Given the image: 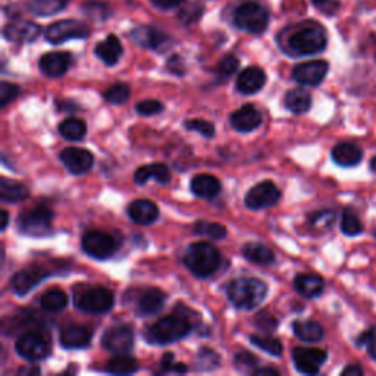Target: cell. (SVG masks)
Listing matches in <instances>:
<instances>
[{
  "mask_svg": "<svg viewBox=\"0 0 376 376\" xmlns=\"http://www.w3.org/2000/svg\"><path fill=\"white\" fill-rule=\"evenodd\" d=\"M238 67H240L238 57L234 56V55H228L218 64L216 72H218V75L221 78H229L233 74H236Z\"/></svg>",
  "mask_w": 376,
  "mask_h": 376,
  "instance_id": "cell-45",
  "label": "cell"
},
{
  "mask_svg": "<svg viewBox=\"0 0 376 376\" xmlns=\"http://www.w3.org/2000/svg\"><path fill=\"white\" fill-rule=\"evenodd\" d=\"M294 336L306 343H318L324 338V328L315 321H296L292 324Z\"/></svg>",
  "mask_w": 376,
  "mask_h": 376,
  "instance_id": "cell-33",
  "label": "cell"
},
{
  "mask_svg": "<svg viewBox=\"0 0 376 376\" xmlns=\"http://www.w3.org/2000/svg\"><path fill=\"white\" fill-rule=\"evenodd\" d=\"M201 13H203L201 8L199 5H196V4H193L188 8H182L181 9V12L178 15V19L181 21L184 26H190V24L196 23V21L201 16Z\"/></svg>",
  "mask_w": 376,
  "mask_h": 376,
  "instance_id": "cell-51",
  "label": "cell"
},
{
  "mask_svg": "<svg viewBox=\"0 0 376 376\" xmlns=\"http://www.w3.org/2000/svg\"><path fill=\"white\" fill-rule=\"evenodd\" d=\"M294 288L303 297L313 299V297H319L322 294L325 282L319 275L300 274L294 280Z\"/></svg>",
  "mask_w": 376,
  "mask_h": 376,
  "instance_id": "cell-29",
  "label": "cell"
},
{
  "mask_svg": "<svg viewBox=\"0 0 376 376\" xmlns=\"http://www.w3.org/2000/svg\"><path fill=\"white\" fill-rule=\"evenodd\" d=\"M40 369L35 366H31L30 369H19L18 375H38Z\"/></svg>",
  "mask_w": 376,
  "mask_h": 376,
  "instance_id": "cell-60",
  "label": "cell"
},
{
  "mask_svg": "<svg viewBox=\"0 0 376 376\" xmlns=\"http://www.w3.org/2000/svg\"><path fill=\"white\" fill-rule=\"evenodd\" d=\"M30 196L28 188L18 181L9 179L6 177L0 178V200L4 203H18Z\"/></svg>",
  "mask_w": 376,
  "mask_h": 376,
  "instance_id": "cell-30",
  "label": "cell"
},
{
  "mask_svg": "<svg viewBox=\"0 0 376 376\" xmlns=\"http://www.w3.org/2000/svg\"><path fill=\"white\" fill-rule=\"evenodd\" d=\"M150 178H155L159 184H168L171 181V171L168 165L152 163L138 168L134 174V181L137 185H144Z\"/></svg>",
  "mask_w": 376,
  "mask_h": 376,
  "instance_id": "cell-28",
  "label": "cell"
},
{
  "mask_svg": "<svg viewBox=\"0 0 376 376\" xmlns=\"http://www.w3.org/2000/svg\"><path fill=\"white\" fill-rule=\"evenodd\" d=\"M122 52L123 49L121 45V40L114 34L108 35L94 48L96 56L108 67H114L118 64L122 56Z\"/></svg>",
  "mask_w": 376,
  "mask_h": 376,
  "instance_id": "cell-24",
  "label": "cell"
},
{
  "mask_svg": "<svg viewBox=\"0 0 376 376\" xmlns=\"http://www.w3.org/2000/svg\"><path fill=\"white\" fill-rule=\"evenodd\" d=\"M341 231L344 236L348 237L359 236L363 233V223L356 214H353L351 211H345L341 219Z\"/></svg>",
  "mask_w": 376,
  "mask_h": 376,
  "instance_id": "cell-40",
  "label": "cell"
},
{
  "mask_svg": "<svg viewBox=\"0 0 376 376\" xmlns=\"http://www.w3.org/2000/svg\"><path fill=\"white\" fill-rule=\"evenodd\" d=\"M138 370V362L128 354H116L108 362V372L114 375H130Z\"/></svg>",
  "mask_w": 376,
  "mask_h": 376,
  "instance_id": "cell-37",
  "label": "cell"
},
{
  "mask_svg": "<svg viewBox=\"0 0 376 376\" xmlns=\"http://www.w3.org/2000/svg\"><path fill=\"white\" fill-rule=\"evenodd\" d=\"M187 313L188 309H185V313H182L179 306L178 310L175 309V313L159 319L148 331V340L159 345H166L185 338L193 329V322L188 319Z\"/></svg>",
  "mask_w": 376,
  "mask_h": 376,
  "instance_id": "cell-1",
  "label": "cell"
},
{
  "mask_svg": "<svg viewBox=\"0 0 376 376\" xmlns=\"http://www.w3.org/2000/svg\"><path fill=\"white\" fill-rule=\"evenodd\" d=\"M150 2L157 9L170 11V9H174V8L179 6L184 2V0H150Z\"/></svg>",
  "mask_w": 376,
  "mask_h": 376,
  "instance_id": "cell-55",
  "label": "cell"
},
{
  "mask_svg": "<svg viewBox=\"0 0 376 376\" xmlns=\"http://www.w3.org/2000/svg\"><path fill=\"white\" fill-rule=\"evenodd\" d=\"M175 358L172 353H165V356L162 358V362H160V366L165 372H172L174 366H175Z\"/></svg>",
  "mask_w": 376,
  "mask_h": 376,
  "instance_id": "cell-56",
  "label": "cell"
},
{
  "mask_svg": "<svg viewBox=\"0 0 376 376\" xmlns=\"http://www.w3.org/2000/svg\"><path fill=\"white\" fill-rule=\"evenodd\" d=\"M165 109L163 103H160L159 100H153V99H148V100H143L140 103H137L136 111L138 115L141 116H153V115H159L162 114Z\"/></svg>",
  "mask_w": 376,
  "mask_h": 376,
  "instance_id": "cell-46",
  "label": "cell"
},
{
  "mask_svg": "<svg viewBox=\"0 0 376 376\" xmlns=\"http://www.w3.org/2000/svg\"><path fill=\"white\" fill-rule=\"evenodd\" d=\"M56 104H57V109L59 111H65V112H75V111L79 109L78 104L74 103V101H71V100H60Z\"/></svg>",
  "mask_w": 376,
  "mask_h": 376,
  "instance_id": "cell-57",
  "label": "cell"
},
{
  "mask_svg": "<svg viewBox=\"0 0 376 376\" xmlns=\"http://www.w3.org/2000/svg\"><path fill=\"white\" fill-rule=\"evenodd\" d=\"M60 162L64 163L65 168L72 174V175H82L89 172L93 165H94V157L93 155L79 148H67L60 152L59 155Z\"/></svg>",
  "mask_w": 376,
  "mask_h": 376,
  "instance_id": "cell-16",
  "label": "cell"
},
{
  "mask_svg": "<svg viewBox=\"0 0 376 376\" xmlns=\"http://www.w3.org/2000/svg\"><path fill=\"white\" fill-rule=\"evenodd\" d=\"M18 356L28 362H40L49 356L50 347L48 338L40 332H27L15 343Z\"/></svg>",
  "mask_w": 376,
  "mask_h": 376,
  "instance_id": "cell-8",
  "label": "cell"
},
{
  "mask_svg": "<svg viewBox=\"0 0 376 376\" xmlns=\"http://www.w3.org/2000/svg\"><path fill=\"white\" fill-rule=\"evenodd\" d=\"M60 344L68 350L86 348L92 343V331L82 325H67L60 331Z\"/></svg>",
  "mask_w": 376,
  "mask_h": 376,
  "instance_id": "cell-20",
  "label": "cell"
},
{
  "mask_svg": "<svg viewBox=\"0 0 376 376\" xmlns=\"http://www.w3.org/2000/svg\"><path fill=\"white\" fill-rule=\"evenodd\" d=\"M243 256L260 266H267L272 265L275 262V255L272 250L266 247L262 243H248L243 247Z\"/></svg>",
  "mask_w": 376,
  "mask_h": 376,
  "instance_id": "cell-31",
  "label": "cell"
},
{
  "mask_svg": "<svg viewBox=\"0 0 376 376\" xmlns=\"http://www.w3.org/2000/svg\"><path fill=\"white\" fill-rule=\"evenodd\" d=\"M328 359L325 350L297 347L292 350V362L296 369L303 375H316Z\"/></svg>",
  "mask_w": 376,
  "mask_h": 376,
  "instance_id": "cell-13",
  "label": "cell"
},
{
  "mask_svg": "<svg viewBox=\"0 0 376 376\" xmlns=\"http://www.w3.org/2000/svg\"><path fill=\"white\" fill-rule=\"evenodd\" d=\"M333 221H336V214H333L332 211H321L310 218V225L313 228L325 229V228H329Z\"/></svg>",
  "mask_w": 376,
  "mask_h": 376,
  "instance_id": "cell-50",
  "label": "cell"
},
{
  "mask_svg": "<svg viewBox=\"0 0 376 376\" xmlns=\"http://www.w3.org/2000/svg\"><path fill=\"white\" fill-rule=\"evenodd\" d=\"M341 375L343 376H362L363 375V369L359 365H350L341 372Z\"/></svg>",
  "mask_w": 376,
  "mask_h": 376,
  "instance_id": "cell-58",
  "label": "cell"
},
{
  "mask_svg": "<svg viewBox=\"0 0 376 376\" xmlns=\"http://www.w3.org/2000/svg\"><path fill=\"white\" fill-rule=\"evenodd\" d=\"M82 8H84L86 13L93 19H108L111 15L109 6L101 2H87L82 5Z\"/></svg>",
  "mask_w": 376,
  "mask_h": 376,
  "instance_id": "cell-48",
  "label": "cell"
},
{
  "mask_svg": "<svg viewBox=\"0 0 376 376\" xmlns=\"http://www.w3.org/2000/svg\"><path fill=\"white\" fill-rule=\"evenodd\" d=\"M218 365H219V356H218V354L214 350L207 348V347H203L199 351V356H197V369H200V370H212Z\"/></svg>",
  "mask_w": 376,
  "mask_h": 376,
  "instance_id": "cell-43",
  "label": "cell"
},
{
  "mask_svg": "<svg viewBox=\"0 0 376 376\" xmlns=\"http://www.w3.org/2000/svg\"><path fill=\"white\" fill-rule=\"evenodd\" d=\"M182 262L196 277L209 278L221 267L222 256L219 250L211 243L200 241L187 247Z\"/></svg>",
  "mask_w": 376,
  "mask_h": 376,
  "instance_id": "cell-3",
  "label": "cell"
},
{
  "mask_svg": "<svg viewBox=\"0 0 376 376\" xmlns=\"http://www.w3.org/2000/svg\"><path fill=\"white\" fill-rule=\"evenodd\" d=\"M166 302V294L159 288H148L141 292L137 303V311L141 316H150L157 313Z\"/></svg>",
  "mask_w": 376,
  "mask_h": 376,
  "instance_id": "cell-25",
  "label": "cell"
},
{
  "mask_svg": "<svg viewBox=\"0 0 376 376\" xmlns=\"http://www.w3.org/2000/svg\"><path fill=\"white\" fill-rule=\"evenodd\" d=\"M359 345H365L367 348L369 356L376 362V326H372L369 331L363 332L358 338Z\"/></svg>",
  "mask_w": 376,
  "mask_h": 376,
  "instance_id": "cell-49",
  "label": "cell"
},
{
  "mask_svg": "<svg viewBox=\"0 0 376 376\" xmlns=\"http://www.w3.org/2000/svg\"><path fill=\"white\" fill-rule=\"evenodd\" d=\"M70 0H31L28 8L37 16H49L64 11Z\"/></svg>",
  "mask_w": 376,
  "mask_h": 376,
  "instance_id": "cell-36",
  "label": "cell"
},
{
  "mask_svg": "<svg viewBox=\"0 0 376 376\" xmlns=\"http://www.w3.org/2000/svg\"><path fill=\"white\" fill-rule=\"evenodd\" d=\"M281 199V192L272 181H262L250 188L244 197V203L252 211H263V209L275 206Z\"/></svg>",
  "mask_w": 376,
  "mask_h": 376,
  "instance_id": "cell-11",
  "label": "cell"
},
{
  "mask_svg": "<svg viewBox=\"0 0 376 376\" xmlns=\"http://www.w3.org/2000/svg\"><path fill=\"white\" fill-rule=\"evenodd\" d=\"M115 303L114 292L104 287H94L75 297V306L92 315H103L108 313Z\"/></svg>",
  "mask_w": 376,
  "mask_h": 376,
  "instance_id": "cell-7",
  "label": "cell"
},
{
  "mask_svg": "<svg viewBox=\"0 0 376 376\" xmlns=\"http://www.w3.org/2000/svg\"><path fill=\"white\" fill-rule=\"evenodd\" d=\"M194 233L197 236H206L212 240H222L226 237L228 229L218 223V222H204V221H199L194 225Z\"/></svg>",
  "mask_w": 376,
  "mask_h": 376,
  "instance_id": "cell-38",
  "label": "cell"
},
{
  "mask_svg": "<svg viewBox=\"0 0 376 376\" xmlns=\"http://www.w3.org/2000/svg\"><path fill=\"white\" fill-rule=\"evenodd\" d=\"M363 152L353 143H340L332 149V160L343 168H351L362 162Z\"/></svg>",
  "mask_w": 376,
  "mask_h": 376,
  "instance_id": "cell-26",
  "label": "cell"
},
{
  "mask_svg": "<svg viewBox=\"0 0 376 376\" xmlns=\"http://www.w3.org/2000/svg\"><path fill=\"white\" fill-rule=\"evenodd\" d=\"M127 212L130 219L137 225H152L159 218V207L148 199L134 200Z\"/></svg>",
  "mask_w": 376,
  "mask_h": 376,
  "instance_id": "cell-23",
  "label": "cell"
},
{
  "mask_svg": "<svg viewBox=\"0 0 376 376\" xmlns=\"http://www.w3.org/2000/svg\"><path fill=\"white\" fill-rule=\"evenodd\" d=\"M166 68H168V71L174 75H184L185 74V64L181 56L178 55H174L170 57L168 60V65H166Z\"/></svg>",
  "mask_w": 376,
  "mask_h": 376,
  "instance_id": "cell-54",
  "label": "cell"
},
{
  "mask_svg": "<svg viewBox=\"0 0 376 376\" xmlns=\"http://www.w3.org/2000/svg\"><path fill=\"white\" fill-rule=\"evenodd\" d=\"M41 33V28L38 24L31 23V21L26 19H15L5 27L4 35L6 40L13 41V43H33L34 40L38 38Z\"/></svg>",
  "mask_w": 376,
  "mask_h": 376,
  "instance_id": "cell-18",
  "label": "cell"
},
{
  "mask_svg": "<svg viewBox=\"0 0 376 376\" xmlns=\"http://www.w3.org/2000/svg\"><path fill=\"white\" fill-rule=\"evenodd\" d=\"M267 287L258 278H238L228 284L226 296L237 309L253 310L266 299Z\"/></svg>",
  "mask_w": 376,
  "mask_h": 376,
  "instance_id": "cell-4",
  "label": "cell"
},
{
  "mask_svg": "<svg viewBox=\"0 0 376 376\" xmlns=\"http://www.w3.org/2000/svg\"><path fill=\"white\" fill-rule=\"evenodd\" d=\"M250 341H252L253 345L259 347L260 350H263L265 353L270 354V356H281L282 353V344L280 343V340L274 338V337H265V336H252L250 337Z\"/></svg>",
  "mask_w": 376,
  "mask_h": 376,
  "instance_id": "cell-39",
  "label": "cell"
},
{
  "mask_svg": "<svg viewBox=\"0 0 376 376\" xmlns=\"http://www.w3.org/2000/svg\"><path fill=\"white\" fill-rule=\"evenodd\" d=\"M90 28L87 24L78 19H64L53 23L46 30V40L52 45H62L74 38H87Z\"/></svg>",
  "mask_w": 376,
  "mask_h": 376,
  "instance_id": "cell-9",
  "label": "cell"
},
{
  "mask_svg": "<svg viewBox=\"0 0 376 376\" xmlns=\"http://www.w3.org/2000/svg\"><path fill=\"white\" fill-rule=\"evenodd\" d=\"M329 71V64L326 60H310L297 65L292 70V78L302 86L315 87L325 79Z\"/></svg>",
  "mask_w": 376,
  "mask_h": 376,
  "instance_id": "cell-15",
  "label": "cell"
},
{
  "mask_svg": "<svg viewBox=\"0 0 376 376\" xmlns=\"http://www.w3.org/2000/svg\"><path fill=\"white\" fill-rule=\"evenodd\" d=\"M370 171L373 172V174H376V155L372 157V160H370Z\"/></svg>",
  "mask_w": 376,
  "mask_h": 376,
  "instance_id": "cell-62",
  "label": "cell"
},
{
  "mask_svg": "<svg viewBox=\"0 0 376 376\" xmlns=\"http://www.w3.org/2000/svg\"><path fill=\"white\" fill-rule=\"evenodd\" d=\"M101 345L115 354H127L134 345V332L128 325L112 326L101 337Z\"/></svg>",
  "mask_w": 376,
  "mask_h": 376,
  "instance_id": "cell-14",
  "label": "cell"
},
{
  "mask_svg": "<svg viewBox=\"0 0 376 376\" xmlns=\"http://www.w3.org/2000/svg\"><path fill=\"white\" fill-rule=\"evenodd\" d=\"M184 127L188 131H196L200 133L206 138H212L215 136V125L204 119H190L184 122Z\"/></svg>",
  "mask_w": 376,
  "mask_h": 376,
  "instance_id": "cell-42",
  "label": "cell"
},
{
  "mask_svg": "<svg viewBox=\"0 0 376 376\" xmlns=\"http://www.w3.org/2000/svg\"><path fill=\"white\" fill-rule=\"evenodd\" d=\"M38 65L41 72L48 77H62L70 70L71 55L67 52H50L41 56Z\"/></svg>",
  "mask_w": 376,
  "mask_h": 376,
  "instance_id": "cell-21",
  "label": "cell"
},
{
  "mask_svg": "<svg viewBox=\"0 0 376 376\" xmlns=\"http://www.w3.org/2000/svg\"><path fill=\"white\" fill-rule=\"evenodd\" d=\"M255 324L265 332H274L278 325V322L272 316L267 315L266 311L259 313V315L255 318Z\"/></svg>",
  "mask_w": 376,
  "mask_h": 376,
  "instance_id": "cell-52",
  "label": "cell"
},
{
  "mask_svg": "<svg viewBox=\"0 0 376 376\" xmlns=\"http://www.w3.org/2000/svg\"><path fill=\"white\" fill-rule=\"evenodd\" d=\"M229 122L238 133H252L262 123V115L253 104H243L240 109L231 114Z\"/></svg>",
  "mask_w": 376,
  "mask_h": 376,
  "instance_id": "cell-19",
  "label": "cell"
},
{
  "mask_svg": "<svg viewBox=\"0 0 376 376\" xmlns=\"http://www.w3.org/2000/svg\"><path fill=\"white\" fill-rule=\"evenodd\" d=\"M234 24L245 33L262 34L269 24V12L258 2H244L234 12Z\"/></svg>",
  "mask_w": 376,
  "mask_h": 376,
  "instance_id": "cell-6",
  "label": "cell"
},
{
  "mask_svg": "<svg viewBox=\"0 0 376 376\" xmlns=\"http://www.w3.org/2000/svg\"><path fill=\"white\" fill-rule=\"evenodd\" d=\"M103 97L111 104H123L130 99V87L123 82H118V84H114L104 92Z\"/></svg>",
  "mask_w": 376,
  "mask_h": 376,
  "instance_id": "cell-41",
  "label": "cell"
},
{
  "mask_svg": "<svg viewBox=\"0 0 376 376\" xmlns=\"http://www.w3.org/2000/svg\"><path fill=\"white\" fill-rule=\"evenodd\" d=\"M284 104L289 112L296 114V115H302L310 109L311 96L303 89H292L287 92L284 97Z\"/></svg>",
  "mask_w": 376,
  "mask_h": 376,
  "instance_id": "cell-32",
  "label": "cell"
},
{
  "mask_svg": "<svg viewBox=\"0 0 376 376\" xmlns=\"http://www.w3.org/2000/svg\"><path fill=\"white\" fill-rule=\"evenodd\" d=\"M131 38L136 45L153 50H163L171 43V38L168 34H165L160 30L150 26L136 27L131 31Z\"/></svg>",
  "mask_w": 376,
  "mask_h": 376,
  "instance_id": "cell-17",
  "label": "cell"
},
{
  "mask_svg": "<svg viewBox=\"0 0 376 376\" xmlns=\"http://www.w3.org/2000/svg\"><path fill=\"white\" fill-rule=\"evenodd\" d=\"M0 214H2V229L5 231L8 223H9V214H8V211H2Z\"/></svg>",
  "mask_w": 376,
  "mask_h": 376,
  "instance_id": "cell-61",
  "label": "cell"
},
{
  "mask_svg": "<svg viewBox=\"0 0 376 376\" xmlns=\"http://www.w3.org/2000/svg\"><path fill=\"white\" fill-rule=\"evenodd\" d=\"M234 366L244 373H252L258 367V359L255 354L250 351H241L237 353L234 358Z\"/></svg>",
  "mask_w": 376,
  "mask_h": 376,
  "instance_id": "cell-44",
  "label": "cell"
},
{
  "mask_svg": "<svg viewBox=\"0 0 376 376\" xmlns=\"http://www.w3.org/2000/svg\"><path fill=\"white\" fill-rule=\"evenodd\" d=\"M328 35L318 23H306L292 31L287 40V49L292 56H311L326 49Z\"/></svg>",
  "mask_w": 376,
  "mask_h": 376,
  "instance_id": "cell-2",
  "label": "cell"
},
{
  "mask_svg": "<svg viewBox=\"0 0 376 376\" xmlns=\"http://www.w3.org/2000/svg\"><path fill=\"white\" fill-rule=\"evenodd\" d=\"M52 221H53L52 209L45 204H40L30 209L27 212L21 214L16 219V225L21 234L41 237L46 236L50 231Z\"/></svg>",
  "mask_w": 376,
  "mask_h": 376,
  "instance_id": "cell-5",
  "label": "cell"
},
{
  "mask_svg": "<svg viewBox=\"0 0 376 376\" xmlns=\"http://www.w3.org/2000/svg\"><path fill=\"white\" fill-rule=\"evenodd\" d=\"M49 277L48 269L38 265H31L26 269H21L12 277L11 288L16 296H27L41 281Z\"/></svg>",
  "mask_w": 376,
  "mask_h": 376,
  "instance_id": "cell-12",
  "label": "cell"
},
{
  "mask_svg": "<svg viewBox=\"0 0 376 376\" xmlns=\"http://www.w3.org/2000/svg\"><path fill=\"white\" fill-rule=\"evenodd\" d=\"M266 82V74L262 68L248 67L240 72L237 78V92L245 96H252L260 92Z\"/></svg>",
  "mask_w": 376,
  "mask_h": 376,
  "instance_id": "cell-22",
  "label": "cell"
},
{
  "mask_svg": "<svg viewBox=\"0 0 376 376\" xmlns=\"http://www.w3.org/2000/svg\"><path fill=\"white\" fill-rule=\"evenodd\" d=\"M311 2L325 15H333L340 9L338 0H311Z\"/></svg>",
  "mask_w": 376,
  "mask_h": 376,
  "instance_id": "cell-53",
  "label": "cell"
},
{
  "mask_svg": "<svg viewBox=\"0 0 376 376\" xmlns=\"http://www.w3.org/2000/svg\"><path fill=\"white\" fill-rule=\"evenodd\" d=\"M190 185H192V192L194 196H197L200 199H206V200L215 199L222 190L221 181L211 174L196 175L192 179Z\"/></svg>",
  "mask_w": 376,
  "mask_h": 376,
  "instance_id": "cell-27",
  "label": "cell"
},
{
  "mask_svg": "<svg viewBox=\"0 0 376 376\" xmlns=\"http://www.w3.org/2000/svg\"><path fill=\"white\" fill-rule=\"evenodd\" d=\"M81 247L90 258H94L97 260H104L115 255L118 243L108 233L89 231L82 236Z\"/></svg>",
  "mask_w": 376,
  "mask_h": 376,
  "instance_id": "cell-10",
  "label": "cell"
},
{
  "mask_svg": "<svg viewBox=\"0 0 376 376\" xmlns=\"http://www.w3.org/2000/svg\"><path fill=\"white\" fill-rule=\"evenodd\" d=\"M59 134L70 141H81L87 134V125L82 119L67 118L59 123Z\"/></svg>",
  "mask_w": 376,
  "mask_h": 376,
  "instance_id": "cell-34",
  "label": "cell"
},
{
  "mask_svg": "<svg viewBox=\"0 0 376 376\" xmlns=\"http://www.w3.org/2000/svg\"><path fill=\"white\" fill-rule=\"evenodd\" d=\"M21 94V89L12 82L4 81L2 84H0V106L6 108L11 101H13L18 96Z\"/></svg>",
  "mask_w": 376,
  "mask_h": 376,
  "instance_id": "cell-47",
  "label": "cell"
},
{
  "mask_svg": "<svg viewBox=\"0 0 376 376\" xmlns=\"http://www.w3.org/2000/svg\"><path fill=\"white\" fill-rule=\"evenodd\" d=\"M252 375H255V376H278L280 375V372L277 370V369H274V367H256L253 372H252Z\"/></svg>",
  "mask_w": 376,
  "mask_h": 376,
  "instance_id": "cell-59",
  "label": "cell"
},
{
  "mask_svg": "<svg viewBox=\"0 0 376 376\" xmlns=\"http://www.w3.org/2000/svg\"><path fill=\"white\" fill-rule=\"evenodd\" d=\"M68 302H70V299L65 294V291H62L59 288H52V289L46 291L40 299L41 307H43L46 311H50V313L64 310L68 306Z\"/></svg>",
  "mask_w": 376,
  "mask_h": 376,
  "instance_id": "cell-35",
  "label": "cell"
}]
</instances>
